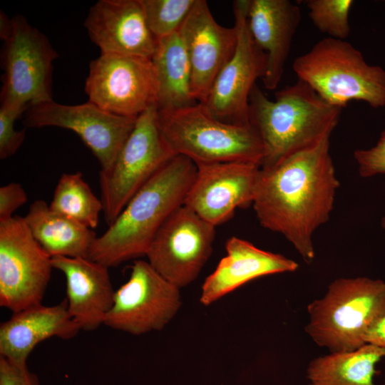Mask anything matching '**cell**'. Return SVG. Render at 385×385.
Instances as JSON below:
<instances>
[{"label": "cell", "instance_id": "6da1fadb", "mask_svg": "<svg viewBox=\"0 0 385 385\" xmlns=\"http://www.w3.org/2000/svg\"><path fill=\"white\" fill-rule=\"evenodd\" d=\"M330 138L268 167H260L252 207L261 225L282 235L306 262L313 236L329 219L340 183Z\"/></svg>", "mask_w": 385, "mask_h": 385}, {"label": "cell", "instance_id": "7a4b0ae2", "mask_svg": "<svg viewBox=\"0 0 385 385\" xmlns=\"http://www.w3.org/2000/svg\"><path fill=\"white\" fill-rule=\"evenodd\" d=\"M196 170L195 163L185 156L171 158L96 237L88 257L109 268L146 255L163 223L183 205Z\"/></svg>", "mask_w": 385, "mask_h": 385}, {"label": "cell", "instance_id": "3957f363", "mask_svg": "<svg viewBox=\"0 0 385 385\" xmlns=\"http://www.w3.org/2000/svg\"><path fill=\"white\" fill-rule=\"evenodd\" d=\"M342 110L299 79L276 92L273 101L256 84L249 98V119L263 144L261 167L274 165L330 138Z\"/></svg>", "mask_w": 385, "mask_h": 385}, {"label": "cell", "instance_id": "277c9868", "mask_svg": "<svg viewBox=\"0 0 385 385\" xmlns=\"http://www.w3.org/2000/svg\"><path fill=\"white\" fill-rule=\"evenodd\" d=\"M161 134L175 155L195 165L243 161L262 165L264 147L251 124H237L215 118L202 103L173 110H158Z\"/></svg>", "mask_w": 385, "mask_h": 385}, {"label": "cell", "instance_id": "5b68a950", "mask_svg": "<svg viewBox=\"0 0 385 385\" xmlns=\"http://www.w3.org/2000/svg\"><path fill=\"white\" fill-rule=\"evenodd\" d=\"M306 332L330 352L349 351L365 344L370 327L385 313V282L366 277L338 278L324 296L307 306Z\"/></svg>", "mask_w": 385, "mask_h": 385}, {"label": "cell", "instance_id": "8992f818", "mask_svg": "<svg viewBox=\"0 0 385 385\" xmlns=\"http://www.w3.org/2000/svg\"><path fill=\"white\" fill-rule=\"evenodd\" d=\"M293 70L328 103L343 108L351 101L385 106V70L370 65L346 40L324 38L294 59Z\"/></svg>", "mask_w": 385, "mask_h": 385}, {"label": "cell", "instance_id": "52a82bcc", "mask_svg": "<svg viewBox=\"0 0 385 385\" xmlns=\"http://www.w3.org/2000/svg\"><path fill=\"white\" fill-rule=\"evenodd\" d=\"M175 156L159 128L157 106L140 114L113 164L99 173L104 220L111 225L132 197Z\"/></svg>", "mask_w": 385, "mask_h": 385}, {"label": "cell", "instance_id": "ba28073f", "mask_svg": "<svg viewBox=\"0 0 385 385\" xmlns=\"http://www.w3.org/2000/svg\"><path fill=\"white\" fill-rule=\"evenodd\" d=\"M12 21L11 33L1 51V106L27 111L53 100V63L58 54L48 38L22 15H16Z\"/></svg>", "mask_w": 385, "mask_h": 385}, {"label": "cell", "instance_id": "9c48e42d", "mask_svg": "<svg viewBox=\"0 0 385 385\" xmlns=\"http://www.w3.org/2000/svg\"><path fill=\"white\" fill-rule=\"evenodd\" d=\"M53 268L24 217L0 222V305L13 313L41 303Z\"/></svg>", "mask_w": 385, "mask_h": 385}, {"label": "cell", "instance_id": "30bf717a", "mask_svg": "<svg viewBox=\"0 0 385 385\" xmlns=\"http://www.w3.org/2000/svg\"><path fill=\"white\" fill-rule=\"evenodd\" d=\"M151 58L102 53L91 61L85 83L88 101L109 113L137 118L158 102Z\"/></svg>", "mask_w": 385, "mask_h": 385}, {"label": "cell", "instance_id": "8fae6325", "mask_svg": "<svg viewBox=\"0 0 385 385\" xmlns=\"http://www.w3.org/2000/svg\"><path fill=\"white\" fill-rule=\"evenodd\" d=\"M181 306L180 288L159 274L148 261L137 260L129 278L115 290L104 325L140 335L162 330Z\"/></svg>", "mask_w": 385, "mask_h": 385}, {"label": "cell", "instance_id": "7c38bea8", "mask_svg": "<svg viewBox=\"0 0 385 385\" xmlns=\"http://www.w3.org/2000/svg\"><path fill=\"white\" fill-rule=\"evenodd\" d=\"M215 237V226L183 205L163 223L145 256L159 274L180 289L199 275Z\"/></svg>", "mask_w": 385, "mask_h": 385}, {"label": "cell", "instance_id": "4fadbf2b", "mask_svg": "<svg viewBox=\"0 0 385 385\" xmlns=\"http://www.w3.org/2000/svg\"><path fill=\"white\" fill-rule=\"evenodd\" d=\"M250 0L233 1L237 33L235 51L217 76L203 103L216 118L227 123L250 124L249 98L258 78L266 72L267 56L253 40L247 25Z\"/></svg>", "mask_w": 385, "mask_h": 385}, {"label": "cell", "instance_id": "5bb4252c", "mask_svg": "<svg viewBox=\"0 0 385 385\" xmlns=\"http://www.w3.org/2000/svg\"><path fill=\"white\" fill-rule=\"evenodd\" d=\"M26 111L25 128L58 127L73 131L97 158L101 170L113 164L136 120L109 113L90 101L71 106L52 100Z\"/></svg>", "mask_w": 385, "mask_h": 385}, {"label": "cell", "instance_id": "9a60e30c", "mask_svg": "<svg viewBox=\"0 0 385 385\" xmlns=\"http://www.w3.org/2000/svg\"><path fill=\"white\" fill-rule=\"evenodd\" d=\"M183 205L214 226L252 205L260 165L243 161L197 164Z\"/></svg>", "mask_w": 385, "mask_h": 385}, {"label": "cell", "instance_id": "2e32d148", "mask_svg": "<svg viewBox=\"0 0 385 385\" xmlns=\"http://www.w3.org/2000/svg\"><path fill=\"white\" fill-rule=\"evenodd\" d=\"M191 67V93L204 103L219 73L232 58L237 46L235 26L220 25L205 0H195L178 30Z\"/></svg>", "mask_w": 385, "mask_h": 385}, {"label": "cell", "instance_id": "e0dca14e", "mask_svg": "<svg viewBox=\"0 0 385 385\" xmlns=\"http://www.w3.org/2000/svg\"><path fill=\"white\" fill-rule=\"evenodd\" d=\"M84 27L102 53L151 58L158 40L150 32L140 0H100L88 11Z\"/></svg>", "mask_w": 385, "mask_h": 385}, {"label": "cell", "instance_id": "ac0fdd59", "mask_svg": "<svg viewBox=\"0 0 385 385\" xmlns=\"http://www.w3.org/2000/svg\"><path fill=\"white\" fill-rule=\"evenodd\" d=\"M66 279L68 311L80 330L95 331L104 324L115 290L108 267L88 257H51Z\"/></svg>", "mask_w": 385, "mask_h": 385}, {"label": "cell", "instance_id": "d6986e66", "mask_svg": "<svg viewBox=\"0 0 385 385\" xmlns=\"http://www.w3.org/2000/svg\"><path fill=\"white\" fill-rule=\"evenodd\" d=\"M301 19L299 7L289 0H250L247 25L267 56L262 80L267 90L277 88L281 81Z\"/></svg>", "mask_w": 385, "mask_h": 385}, {"label": "cell", "instance_id": "ffe728a7", "mask_svg": "<svg viewBox=\"0 0 385 385\" xmlns=\"http://www.w3.org/2000/svg\"><path fill=\"white\" fill-rule=\"evenodd\" d=\"M225 250L226 255L202 284L200 302L205 306L253 279L269 274L293 272L299 267L293 260L261 250L237 237L227 240Z\"/></svg>", "mask_w": 385, "mask_h": 385}, {"label": "cell", "instance_id": "44dd1931", "mask_svg": "<svg viewBox=\"0 0 385 385\" xmlns=\"http://www.w3.org/2000/svg\"><path fill=\"white\" fill-rule=\"evenodd\" d=\"M79 331L66 299L52 306H31L1 324L0 356L26 367L29 354L39 343L51 337L70 339Z\"/></svg>", "mask_w": 385, "mask_h": 385}, {"label": "cell", "instance_id": "7402d4cb", "mask_svg": "<svg viewBox=\"0 0 385 385\" xmlns=\"http://www.w3.org/2000/svg\"><path fill=\"white\" fill-rule=\"evenodd\" d=\"M24 219L51 257H88L97 237L93 230L51 210L43 200L33 202Z\"/></svg>", "mask_w": 385, "mask_h": 385}, {"label": "cell", "instance_id": "603a6c76", "mask_svg": "<svg viewBox=\"0 0 385 385\" xmlns=\"http://www.w3.org/2000/svg\"><path fill=\"white\" fill-rule=\"evenodd\" d=\"M158 82V110H173L197 101L191 93V67L179 31L158 40L151 58Z\"/></svg>", "mask_w": 385, "mask_h": 385}, {"label": "cell", "instance_id": "cb8c5ba5", "mask_svg": "<svg viewBox=\"0 0 385 385\" xmlns=\"http://www.w3.org/2000/svg\"><path fill=\"white\" fill-rule=\"evenodd\" d=\"M383 357L385 349L369 344L353 351L330 352L309 362V385H378L374 376Z\"/></svg>", "mask_w": 385, "mask_h": 385}, {"label": "cell", "instance_id": "d4e9b609", "mask_svg": "<svg viewBox=\"0 0 385 385\" xmlns=\"http://www.w3.org/2000/svg\"><path fill=\"white\" fill-rule=\"evenodd\" d=\"M51 210L93 230L103 206L81 172L63 173L55 188Z\"/></svg>", "mask_w": 385, "mask_h": 385}, {"label": "cell", "instance_id": "484cf974", "mask_svg": "<svg viewBox=\"0 0 385 385\" xmlns=\"http://www.w3.org/2000/svg\"><path fill=\"white\" fill-rule=\"evenodd\" d=\"M148 26L157 40L180 29L195 0H140Z\"/></svg>", "mask_w": 385, "mask_h": 385}, {"label": "cell", "instance_id": "4316f807", "mask_svg": "<svg viewBox=\"0 0 385 385\" xmlns=\"http://www.w3.org/2000/svg\"><path fill=\"white\" fill-rule=\"evenodd\" d=\"M309 16L315 27L329 37L345 40L350 34L352 0H308Z\"/></svg>", "mask_w": 385, "mask_h": 385}, {"label": "cell", "instance_id": "83f0119b", "mask_svg": "<svg viewBox=\"0 0 385 385\" xmlns=\"http://www.w3.org/2000/svg\"><path fill=\"white\" fill-rule=\"evenodd\" d=\"M25 109L14 106H0V158L14 155L20 148L26 137V128L15 129L14 124Z\"/></svg>", "mask_w": 385, "mask_h": 385}, {"label": "cell", "instance_id": "f1b7e54d", "mask_svg": "<svg viewBox=\"0 0 385 385\" xmlns=\"http://www.w3.org/2000/svg\"><path fill=\"white\" fill-rule=\"evenodd\" d=\"M353 156L360 177L385 175V128L374 145L368 149H357Z\"/></svg>", "mask_w": 385, "mask_h": 385}, {"label": "cell", "instance_id": "f546056e", "mask_svg": "<svg viewBox=\"0 0 385 385\" xmlns=\"http://www.w3.org/2000/svg\"><path fill=\"white\" fill-rule=\"evenodd\" d=\"M28 200L20 183L12 182L0 188V222L13 217L14 212Z\"/></svg>", "mask_w": 385, "mask_h": 385}, {"label": "cell", "instance_id": "4dcf8cb0", "mask_svg": "<svg viewBox=\"0 0 385 385\" xmlns=\"http://www.w3.org/2000/svg\"><path fill=\"white\" fill-rule=\"evenodd\" d=\"M0 385H41L36 374L0 356Z\"/></svg>", "mask_w": 385, "mask_h": 385}, {"label": "cell", "instance_id": "1f68e13d", "mask_svg": "<svg viewBox=\"0 0 385 385\" xmlns=\"http://www.w3.org/2000/svg\"><path fill=\"white\" fill-rule=\"evenodd\" d=\"M364 342L385 349V313L368 330Z\"/></svg>", "mask_w": 385, "mask_h": 385}, {"label": "cell", "instance_id": "d6a6232c", "mask_svg": "<svg viewBox=\"0 0 385 385\" xmlns=\"http://www.w3.org/2000/svg\"><path fill=\"white\" fill-rule=\"evenodd\" d=\"M13 28L12 18L9 16L1 10L0 12V38L4 41L10 36Z\"/></svg>", "mask_w": 385, "mask_h": 385}, {"label": "cell", "instance_id": "836d02e7", "mask_svg": "<svg viewBox=\"0 0 385 385\" xmlns=\"http://www.w3.org/2000/svg\"><path fill=\"white\" fill-rule=\"evenodd\" d=\"M381 226L385 230V216L381 218Z\"/></svg>", "mask_w": 385, "mask_h": 385}]
</instances>
